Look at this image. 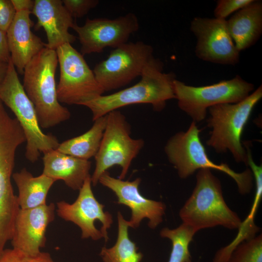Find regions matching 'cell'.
I'll return each mask as SVG.
<instances>
[{
  "label": "cell",
  "mask_w": 262,
  "mask_h": 262,
  "mask_svg": "<svg viewBox=\"0 0 262 262\" xmlns=\"http://www.w3.org/2000/svg\"><path fill=\"white\" fill-rule=\"evenodd\" d=\"M140 80L134 85L108 95H101L82 105L90 109L93 121L111 111L132 104H149L162 111L167 101L175 98L172 72H164V64L154 56L144 68Z\"/></svg>",
  "instance_id": "obj_1"
},
{
  "label": "cell",
  "mask_w": 262,
  "mask_h": 262,
  "mask_svg": "<svg viewBox=\"0 0 262 262\" xmlns=\"http://www.w3.org/2000/svg\"><path fill=\"white\" fill-rule=\"evenodd\" d=\"M58 64L56 50L45 47L28 63L23 73L24 89L34 106L43 129L54 127L71 115L58 99L55 80Z\"/></svg>",
  "instance_id": "obj_2"
},
{
  "label": "cell",
  "mask_w": 262,
  "mask_h": 262,
  "mask_svg": "<svg viewBox=\"0 0 262 262\" xmlns=\"http://www.w3.org/2000/svg\"><path fill=\"white\" fill-rule=\"evenodd\" d=\"M194 189L180 209L182 223L196 232L201 229L222 226L238 229L242 221L226 204L220 180L210 169L198 170Z\"/></svg>",
  "instance_id": "obj_3"
},
{
  "label": "cell",
  "mask_w": 262,
  "mask_h": 262,
  "mask_svg": "<svg viewBox=\"0 0 262 262\" xmlns=\"http://www.w3.org/2000/svg\"><path fill=\"white\" fill-rule=\"evenodd\" d=\"M262 98V85L242 101L223 103L209 108L211 128L207 145L218 153L229 151L235 161L247 165V152L241 136L252 110Z\"/></svg>",
  "instance_id": "obj_4"
},
{
  "label": "cell",
  "mask_w": 262,
  "mask_h": 262,
  "mask_svg": "<svg viewBox=\"0 0 262 262\" xmlns=\"http://www.w3.org/2000/svg\"><path fill=\"white\" fill-rule=\"evenodd\" d=\"M196 123L193 121L186 131L179 132L167 141L164 151L169 162L177 170L181 179H186L201 169H213L230 176L237 184L241 194L250 192L252 186L253 175L250 169L237 173L226 164H216L207 155L201 142Z\"/></svg>",
  "instance_id": "obj_5"
},
{
  "label": "cell",
  "mask_w": 262,
  "mask_h": 262,
  "mask_svg": "<svg viewBox=\"0 0 262 262\" xmlns=\"http://www.w3.org/2000/svg\"><path fill=\"white\" fill-rule=\"evenodd\" d=\"M0 100L13 112L22 129L26 142L25 155L29 161L35 163L41 152L57 149L60 144L57 138L42 131L34 106L11 59L6 75L0 83Z\"/></svg>",
  "instance_id": "obj_6"
},
{
  "label": "cell",
  "mask_w": 262,
  "mask_h": 262,
  "mask_svg": "<svg viewBox=\"0 0 262 262\" xmlns=\"http://www.w3.org/2000/svg\"><path fill=\"white\" fill-rule=\"evenodd\" d=\"M107 121L98 150L94 157L95 168L91 176L92 185L98 183L100 177L111 167L118 165L123 180L132 161L144 146L143 139L131 137V127L125 116L118 110L106 115Z\"/></svg>",
  "instance_id": "obj_7"
},
{
  "label": "cell",
  "mask_w": 262,
  "mask_h": 262,
  "mask_svg": "<svg viewBox=\"0 0 262 262\" xmlns=\"http://www.w3.org/2000/svg\"><path fill=\"white\" fill-rule=\"evenodd\" d=\"M253 83L239 75L213 84L193 86L176 79L175 99L180 109L196 123L203 120L209 108L223 103H234L248 97L254 90Z\"/></svg>",
  "instance_id": "obj_8"
},
{
  "label": "cell",
  "mask_w": 262,
  "mask_h": 262,
  "mask_svg": "<svg viewBox=\"0 0 262 262\" xmlns=\"http://www.w3.org/2000/svg\"><path fill=\"white\" fill-rule=\"evenodd\" d=\"M60 66L57 94L60 103L82 105L105 92L81 53L69 43L56 49Z\"/></svg>",
  "instance_id": "obj_9"
},
{
  "label": "cell",
  "mask_w": 262,
  "mask_h": 262,
  "mask_svg": "<svg viewBox=\"0 0 262 262\" xmlns=\"http://www.w3.org/2000/svg\"><path fill=\"white\" fill-rule=\"evenodd\" d=\"M153 57L151 45L142 41L127 42L114 49L107 58L97 64L93 71L104 92L113 90L140 76Z\"/></svg>",
  "instance_id": "obj_10"
},
{
  "label": "cell",
  "mask_w": 262,
  "mask_h": 262,
  "mask_svg": "<svg viewBox=\"0 0 262 262\" xmlns=\"http://www.w3.org/2000/svg\"><path fill=\"white\" fill-rule=\"evenodd\" d=\"M59 217L77 225L82 230V238L97 241L103 238L108 241V229L113 222L112 214L104 211V205L99 203L92 190L91 176L79 190L76 200L72 204L65 201L57 203Z\"/></svg>",
  "instance_id": "obj_11"
},
{
  "label": "cell",
  "mask_w": 262,
  "mask_h": 262,
  "mask_svg": "<svg viewBox=\"0 0 262 262\" xmlns=\"http://www.w3.org/2000/svg\"><path fill=\"white\" fill-rule=\"evenodd\" d=\"M139 28L138 19L131 13L114 19L87 18L83 25L74 23L72 27L78 34L82 55L101 53L107 47L115 49L128 42Z\"/></svg>",
  "instance_id": "obj_12"
},
{
  "label": "cell",
  "mask_w": 262,
  "mask_h": 262,
  "mask_svg": "<svg viewBox=\"0 0 262 262\" xmlns=\"http://www.w3.org/2000/svg\"><path fill=\"white\" fill-rule=\"evenodd\" d=\"M190 30L196 39L195 54L199 59L212 63L235 65L240 60L236 49L227 26V20L195 17Z\"/></svg>",
  "instance_id": "obj_13"
},
{
  "label": "cell",
  "mask_w": 262,
  "mask_h": 262,
  "mask_svg": "<svg viewBox=\"0 0 262 262\" xmlns=\"http://www.w3.org/2000/svg\"><path fill=\"white\" fill-rule=\"evenodd\" d=\"M141 181L139 178L132 181L115 178L106 171L100 177L98 182L115 194L118 204L130 209L131 216L127 221L129 227L136 229L143 219L147 218L148 227L154 229L162 222L166 206L163 202L149 199L142 196L139 189Z\"/></svg>",
  "instance_id": "obj_14"
},
{
  "label": "cell",
  "mask_w": 262,
  "mask_h": 262,
  "mask_svg": "<svg viewBox=\"0 0 262 262\" xmlns=\"http://www.w3.org/2000/svg\"><path fill=\"white\" fill-rule=\"evenodd\" d=\"M53 203L29 209H19L11 239L13 248L29 255L39 254L45 246L46 232L54 219Z\"/></svg>",
  "instance_id": "obj_15"
},
{
  "label": "cell",
  "mask_w": 262,
  "mask_h": 262,
  "mask_svg": "<svg viewBox=\"0 0 262 262\" xmlns=\"http://www.w3.org/2000/svg\"><path fill=\"white\" fill-rule=\"evenodd\" d=\"M37 18L35 29L43 28L46 32L47 48L56 50L59 46L71 44L76 36L68 30L74 22L72 16L61 0H34L32 11Z\"/></svg>",
  "instance_id": "obj_16"
},
{
  "label": "cell",
  "mask_w": 262,
  "mask_h": 262,
  "mask_svg": "<svg viewBox=\"0 0 262 262\" xmlns=\"http://www.w3.org/2000/svg\"><path fill=\"white\" fill-rule=\"evenodd\" d=\"M31 14L28 11L16 12L6 32L11 60L16 70L22 74L28 63L46 47V43L31 31Z\"/></svg>",
  "instance_id": "obj_17"
},
{
  "label": "cell",
  "mask_w": 262,
  "mask_h": 262,
  "mask_svg": "<svg viewBox=\"0 0 262 262\" xmlns=\"http://www.w3.org/2000/svg\"><path fill=\"white\" fill-rule=\"evenodd\" d=\"M42 174L55 181L62 180L74 190H79L85 180L90 176L91 163L51 149L43 153Z\"/></svg>",
  "instance_id": "obj_18"
},
{
  "label": "cell",
  "mask_w": 262,
  "mask_h": 262,
  "mask_svg": "<svg viewBox=\"0 0 262 262\" xmlns=\"http://www.w3.org/2000/svg\"><path fill=\"white\" fill-rule=\"evenodd\" d=\"M227 26L237 50L253 46L262 33V2L253 0L227 20Z\"/></svg>",
  "instance_id": "obj_19"
},
{
  "label": "cell",
  "mask_w": 262,
  "mask_h": 262,
  "mask_svg": "<svg viewBox=\"0 0 262 262\" xmlns=\"http://www.w3.org/2000/svg\"><path fill=\"white\" fill-rule=\"evenodd\" d=\"M14 165L10 159L0 154V256L13 237L20 209L11 183Z\"/></svg>",
  "instance_id": "obj_20"
},
{
  "label": "cell",
  "mask_w": 262,
  "mask_h": 262,
  "mask_svg": "<svg viewBox=\"0 0 262 262\" xmlns=\"http://www.w3.org/2000/svg\"><path fill=\"white\" fill-rule=\"evenodd\" d=\"M18 188V203L20 209H29L46 204L48 192L55 181L42 174L34 177L26 168L13 174Z\"/></svg>",
  "instance_id": "obj_21"
},
{
  "label": "cell",
  "mask_w": 262,
  "mask_h": 262,
  "mask_svg": "<svg viewBox=\"0 0 262 262\" xmlns=\"http://www.w3.org/2000/svg\"><path fill=\"white\" fill-rule=\"evenodd\" d=\"M106 121V115L98 118L87 131L60 143L56 149L82 160H89L94 157L99 148Z\"/></svg>",
  "instance_id": "obj_22"
},
{
  "label": "cell",
  "mask_w": 262,
  "mask_h": 262,
  "mask_svg": "<svg viewBox=\"0 0 262 262\" xmlns=\"http://www.w3.org/2000/svg\"><path fill=\"white\" fill-rule=\"evenodd\" d=\"M118 234L116 241L111 247H103L100 256L103 262H140L143 257L129 236V225L120 212L117 213Z\"/></svg>",
  "instance_id": "obj_23"
},
{
  "label": "cell",
  "mask_w": 262,
  "mask_h": 262,
  "mask_svg": "<svg viewBox=\"0 0 262 262\" xmlns=\"http://www.w3.org/2000/svg\"><path fill=\"white\" fill-rule=\"evenodd\" d=\"M196 233L191 227L183 223L176 229L164 228L161 230V236L172 242L168 262H192L189 246Z\"/></svg>",
  "instance_id": "obj_24"
},
{
  "label": "cell",
  "mask_w": 262,
  "mask_h": 262,
  "mask_svg": "<svg viewBox=\"0 0 262 262\" xmlns=\"http://www.w3.org/2000/svg\"><path fill=\"white\" fill-rule=\"evenodd\" d=\"M228 262H262V234L239 245Z\"/></svg>",
  "instance_id": "obj_25"
},
{
  "label": "cell",
  "mask_w": 262,
  "mask_h": 262,
  "mask_svg": "<svg viewBox=\"0 0 262 262\" xmlns=\"http://www.w3.org/2000/svg\"><path fill=\"white\" fill-rule=\"evenodd\" d=\"M0 262H54L47 252H41L32 256L14 248L4 249L0 256Z\"/></svg>",
  "instance_id": "obj_26"
},
{
  "label": "cell",
  "mask_w": 262,
  "mask_h": 262,
  "mask_svg": "<svg viewBox=\"0 0 262 262\" xmlns=\"http://www.w3.org/2000/svg\"><path fill=\"white\" fill-rule=\"evenodd\" d=\"M253 0H218L213 14L214 17L226 18L232 13L237 11L252 2Z\"/></svg>",
  "instance_id": "obj_27"
},
{
  "label": "cell",
  "mask_w": 262,
  "mask_h": 262,
  "mask_svg": "<svg viewBox=\"0 0 262 262\" xmlns=\"http://www.w3.org/2000/svg\"><path fill=\"white\" fill-rule=\"evenodd\" d=\"M62 2L73 18L83 16L99 3L98 0H63Z\"/></svg>",
  "instance_id": "obj_28"
},
{
  "label": "cell",
  "mask_w": 262,
  "mask_h": 262,
  "mask_svg": "<svg viewBox=\"0 0 262 262\" xmlns=\"http://www.w3.org/2000/svg\"><path fill=\"white\" fill-rule=\"evenodd\" d=\"M16 14V11L11 0H0V29L6 32Z\"/></svg>",
  "instance_id": "obj_29"
},
{
  "label": "cell",
  "mask_w": 262,
  "mask_h": 262,
  "mask_svg": "<svg viewBox=\"0 0 262 262\" xmlns=\"http://www.w3.org/2000/svg\"><path fill=\"white\" fill-rule=\"evenodd\" d=\"M10 60L6 32L0 29V63H8Z\"/></svg>",
  "instance_id": "obj_30"
},
{
  "label": "cell",
  "mask_w": 262,
  "mask_h": 262,
  "mask_svg": "<svg viewBox=\"0 0 262 262\" xmlns=\"http://www.w3.org/2000/svg\"><path fill=\"white\" fill-rule=\"evenodd\" d=\"M16 12L28 11L32 12L34 0H11Z\"/></svg>",
  "instance_id": "obj_31"
},
{
  "label": "cell",
  "mask_w": 262,
  "mask_h": 262,
  "mask_svg": "<svg viewBox=\"0 0 262 262\" xmlns=\"http://www.w3.org/2000/svg\"><path fill=\"white\" fill-rule=\"evenodd\" d=\"M8 63H0V83L4 79L8 68Z\"/></svg>",
  "instance_id": "obj_32"
},
{
  "label": "cell",
  "mask_w": 262,
  "mask_h": 262,
  "mask_svg": "<svg viewBox=\"0 0 262 262\" xmlns=\"http://www.w3.org/2000/svg\"></svg>",
  "instance_id": "obj_33"
}]
</instances>
